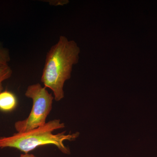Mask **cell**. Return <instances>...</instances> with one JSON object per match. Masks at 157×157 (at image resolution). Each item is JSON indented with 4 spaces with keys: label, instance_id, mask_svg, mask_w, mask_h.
<instances>
[{
    "label": "cell",
    "instance_id": "obj_6",
    "mask_svg": "<svg viewBox=\"0 0 157 157\" xmlns=\"http://www.w3.org/2000/svg\"><path fill=\"white\" fill-rule=\"evenodd\" d=\"M11 56L9 49L0 43V67L9 66Z\"/></svg>",
    "mask_w": 157,
    "mask_h": 157
},
{
    "label": "cell",
    "instance_id": "obj_5",
    "mask_svg": "<svg viewBox=\"0 0 157 157\" xmlns=\"http://www.w3.org/2000/svg\"><path fill=\"white\" fill-rule=\"evenodd\" d=\"M12 70L9 66L0 67V93L4 89L3 82L12 76Z\"/></svg>",
    "mask_w": 157,
    "mask_h": 157
},
{
    "label": "cell",
    "instance_id": "obj_2",
    "mask_svg": "<svg viewBox=\"0 0 157 157\" xmlns=\"http://www.w3.org/2000/svg\"><path fill=\"white\" fill-rule=\"evenodd\" d=\"M65 127V124L61 122L59 119L53 120L27 132H17L9 137H0V148H14L26 154L39 146L53 145L63 153L70 155V148L65 146L64 141L75 140L79 136V133L77 132L67 135L64 131L53 134L56 130Z\"/></svg>",
    "mask_w": 157,
    "mask_h": 157
},
{
    "label": "cell",
    "instance_id": "obj_8",
    "mask_svg": "<svg viewBox=\"0 0 157 157\" xmlns=\"http://www.w3.org/2000/svg\"><path fill=\"white\" fill-rule=\"evenodd\" d=\"M19 157H38L36 156V155L31 154L29 153H24L23 154H21L20 156Z\"/></svg>",
    "mask_w": 157,
    "mask_h": 157
},
{
    "label": "cell",
    "instance_id": "obj_4",
    "mask_svg": "<svg viewBox=\"0 0 157 157\" xmlns=\"http://www.w3.org/2000/svg\"><path fill=\"white\" fill-rule=\"evenodd\" d=\"M17 104V97L14 93L8 90L0 93V110L11 112L16 108Z\"/></svg>",
    "mask_w": 157,
    "mask_h": 157
},
{
    "label": "cell",
    "instance_id": "obj_7",
    "mask_svg": "<svg viewBox=\"0 0 157 157\" xmlns=\"http://www.w3.org/2000/svg\"><path fill=\"white\" fill-rule=\"evenodd\" d=\"M51 2H49L50 5L55 6H63L69 2V1H51Z\"/></svg>",
    "mask_w": 157,
    "mask_h": 157
},
{
    "label": "cell",
    "instance_id": "obj_3",
    "mask_svg": "<svg viewBox=\"0 0 157 157\" xmlns=\"http://www.w3.org/2000/svg\"><path fill=\"white\" fill-rule=\"evenodd\" d=\"M25 95L32 99L33 107L27 118L17 121L14 124V128L18 133L27 132L45 124L52 109L54 100L52 94L39 83L29 86Z\"/></svg>",
    "mask_w": 157,
    "mask_h": 157
},
{
    "label": "cell",
    "instance_id": "obj_1",
    "mask_svg": "<svg viewBox=\"0 0 157 157\" xmlns=\"http://www.w3.org/2000/svg\"><path fill=\"white\" fill-rule=\"evenodd\" d=\"M80 52L75 41L60 36L46 54L41 81L44 87L52 91L56 101L64 98L65 82L70 79L73 66L78 63Z\"/></svg>",
    "mask_w": 157,
    "mask_h": 157
}]
</instances>
